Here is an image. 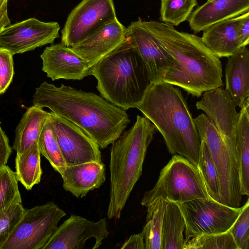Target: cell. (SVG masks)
Wrapping results in <instances>:
<instances>
[{
  "label": "cell",
  "mask_w": 249,
  "mask_h": 249,
  "mask_svg": "<svg viewBox=\"0 0 249 249\" xmlns=\"http://www.w3.org/2000/svg\"><path fill=\"white\" fill-rule=\"evenodd\" d=\"M33 103L75 124L101 149L117 139L130 122L125 110L102 97L63 84L42 83L36 89Z\"/></svg>",
  "instance_id": "obj_1"
},
{
  "label": "cell",
  "mask_w": 249,
  "mask_h": 249,
  "mask_svg": "<svg viewBox=\"0 0 249 249\" xmlns=\"http://www.w3.org/2000/svg\"><path fill=\"white\" fill-rule=\"evenodd\" d=\"M142 22L173 59L162 82L181 88L197 97L205 91L223 86L220 59L201 37L178 31L163 22Z\"/></svg>",
  "instance_id": "obj_2"
},
{
  "label": "cell",
  "mask_w": 249,
  "mask_h": 249,
  "mask_svg": "<svg viewBox=\"0 0 249 249\" xmlns=\"http://www.w3.org/2000/svg\"><path fill=\"white\" fill-rule=\"evenodd\" d=\"M137 108L160 133L171 154L197 166L200 140L180 89L163 82L152 84Z\"/></svg>",
  "instance_id": "obj_3"
},
{
  "label": "cell",
  "mask_w": 249,
  "mask_h": 249,
  "mask_svg": "<svg viewBox=\"0 0 249 249\" xmlns=\"http://www.w3.org/2000/svg\"><path fill=\"white\" fill-rule=\"evenodd\" d=\"M146 117L137 115L130 128L124 131L110 149L109 219H120L135 184L142 174L147 148L157 131Z\"/></svg>",
  "instance_id": "obj_4"
},
{
  "label": "cell",
  "mask_w": 249,
  "mask_h": 249,
  "mask_svg": "<svg viewBox=\"0 0 249 249\" xmlns=\"http://www.w3.org/2000/svg\"><path fill=\"white\" fill-rule=\"evenodd\" d=\"M101 96L126 111L137 108L152 84L140 56L125 38L91 69Z\"/></svg>",
  "instance_id": "obj_5"
},
{
  "label": "cell",
  "mask_w": 249,
  "mask_h": 249,
  "mask_svg": "<svg viewBox=\"0 0 249 249\" xmlns=\"http://www.w3.org/2000/svg\"><path fill=\"white\" fill-rule=\"evenodd\" d=\"M206 198L210 197L198 167L174 154L160 171L154 187L143 194L141 204L147 207L158 198L179 203Z\"/></svg>",
  "instance_id": "obj_6"
},
{
  "label": "cell",
  "mask_w": 249,
  "mask_h": 249,
  "mask_svg": "<svg viewBox=\"0 0 249 249\" xmlns=\"http://www.w3.org/2000/svg\"><path fill=\"white\" fill-rule=\"evenodd\" d=\"M200 140L210 150L219 180V202L238 208L242 195L238 165L234 155L227 148L218 132L208 117L202 113L194 118Z\"/></svg>",
  "instance_id": "obj_7"
},
{
  "label": "cell",
  "mask_w": 249,
  "mask_h": 249,
  "mask_svg": "<svg viewBox=\"0 0 249 249\" xmlns=\"http://www.w3.org/2000/svg\"><path fill=\"white\" fill-rule=\"evenodd\" d=\"M66 215L52 202L25 209L1 249H42Z\"/></svg>",
  "instance_id": "obj_8"
},
{
  "label": "cell",
  "mask_w": 249,
  "mask_h": 249,
  "mask_svg": "<svg viewBox=\"0 0 249 249\" xmlns=\"http://www.w3.org/2000/svg\"><path fill=\"white\" fill-rule=\"evenodd\" d=\"M176 204L185 222V242L202 234L229 231L242 208H232L211 198H196Z\"/></svg>",
  "instance_id": "obj_9"
},
{
  "label": "cell",
  "mask_w": 249,
  "mask_h": 249,
  "mask_svg": "<svg viewBox=\"0 0 249 249\" xmlns=\"http://www.w3.org/2000/svg\"><path fill=\"white\" fill-rule=\"evenodd\" d=\"M116 19L113 0H82L69 15L61 43L73 47Z\"/></svg>",
  "instance_id": "obj_10"
},
{
  "label": "cell",
  "mask_w": 249,
  "mask_h": 249,
  "mask_svg": "<svg viewBox=\"0 0 249 249\" xmlns=\"http://www.w3.org/2000/svg\"><path fill=\"white\" fill-rule=\"evenodd\" d=\"M49 119L66 166L102 163L99 145L80 127L52 112Z\"/></svg>",
  "instance_id": "obj_11"
},
{
  "label": "cell",
  "mask_w": 249,
  "mask_h": 249,
  "mask_svg": "<svg viewBox=\"0 0 249 249\" xmlns=\"http://www.w3.org/2000/svg\"><path fill=\"white\" fill-rule=\"evenodd\" d=\"M56 22H43L30 18L6 27L0 33V47L14 55L53 43L59 36Z\"/></svg>",
  "instance_id": "obj_12"
},
{
  "label": "cell",
  "mask_w": 249,
  "mask_h": 249,
  "mask_svg": "<svg viewBox=\"0 0 249 249\" xmlns=\"http://www.w3.org/2000/svg\"><path fill=\"white\" fill-rule=\"evenodd\" d=\"M196 106L205 112L236 159L235 132L239 113L229 93L222 87L205 91Z\"/></svg>",
  "instance_id": "obj_13"
},
{
  "label": "cell",
  "mask_w": 249,
  "mask_h": 249,
  "mask_svg": "<svg viewBox=\"0 0 249 249\" xmlns=\"http://www.w3.org/2000/svg\"><path fill=\"white\" fill-rule=\"evenodd\" d=\"M108 234L106 218L94 222L72 214L57 227L42 249H83L91 238L95 241L92 249H97Z\"/></svg>",
  "instance_id": "obj_14"
},
{
  "label": "cell",
  "mask_w": 249,
  "mask_h": 249,
  "mask_svg": "<svg viewBox=\"0 0 249 249\" xmlns=\"http://www.w3.org/2000/svg\"><path fill=\"white\" fill-rule=\"evenodd\" d=\"M125 37L142 60L151 84L162 82L172 65V57L140 18L126 28Z\"/></svg>",
  "instance_id": "obj_15"
},
{
  "label": "cell",
  "mask_w": 249,
  "mask_h": 249,
  "mask_svg": "<svg viewBox=\"0 0 249 249\" xmlns=\"http://www.w3.org/2000/svg\"><path fill=\"white\" fill-rule=\"evenodd\" d=\"M40 57L42 71L53 81L80 80L90 75L92 67L88 62L61 43L46 47Z\"/></svg>",
  "instance_id": "obj_16"
},
{
  "label": "cell",
  "mask_w": 249,
  "mask_h": 249,
  "mask_svg": "<svg viewBox=\"0 0 249 249\" xmlns=\"http://www.w3.org/2000/svg\"><path fill=\"white\" fill-rule=\"evenodd\" d=\"M126 32L117 18L71 49L92 67L125 40Z\"/></svg>",
  "instance_id": "obj_17"
},
{
  "label": "cell",
  "mask_w": 249,
  "mask_h": 249,
  "mask_svg": "<svg viewBox=\"0 0 249 249\" xmlns=\"http://www.w3.org/2000/svg\"><path fill=\"white\" fill-rule=\"evenodd\" d=\"M249 11V0H207L192 12L188 19L191 29L197 33Z\"/></svg>",
  "instance_id": "obj_18"
},
{
  "label": "cell",
  "mask_w": 249,
  "mask_h": 249,
  "mask_svg": "<svg viewBox=\"0 0 249 249\" xmlns=\"http://www.w3.org/2000/svg\"><path fill=\"white\" fill-rule=\"evenodd\" d=\"M63 187L77 198H82L106 181V168L102 163L89 162L66 166L60 173Z\"/></svg>",
  "instance_id": "obj_19"
},
{
  "label": "cell",
  "mask_w": 249,
  "mask_h": 249,
  "mask_svg": "<svg viewBox=\"0 0 249 249\" xmlns=\"http://www.w3.org/2000/svg\"><path fill=\"white\" fill-rule=\"evenodd\" d=\"M225 68V90L241 108L249 96V50L241 48L229 56Z\"/></svg>",
  "instance_id": "obj_20"
},
{
  "label": "cell",
  "mask_w": 249,
  "mask_h": 249,
  "mask_svg": "<svg viewBox=\"0 0 249 249\" xmlns=\"http://www.w3.org/2000/svg\"><path fill=\"white\" fill-rule=\"evenodd\" d=\"M241 15L212 25L203 31L204 43L218 57H228L243 47L237 35Z\"/></svg>",
  "instance_id": "obj_21"
},
{
  "label": "cell",
  "mask_w": 249,
  "mask_h": 249,
  "mask_svg": "<svg viewBox=\"0 0 249 249\" xmlns=\"http://www.w3.org/2000/svg\"><path fill=\"white\" fill-rule=\"evenodd\" d=\"M49 116L43 107L33 105L23 114L15 131L12 148L20 153L38 143L42 128Z\"/></svg>",
  "instance_id": "obj_22"
},
{
  "label": "cell",
  "mask_w": 249,
  "mask_h": 249,
  "mask_svg": "<svg viewBox=\"0 0 249 249\" xmlns=\"http://www.w3.org/2000/svg\"><path fill=\"white\" fill-rule=\"evenodd\" d=\"M235 132L236 160L238 165L240 191L249 195V98L241 108Z\"/></svg>",
  "instance_id": "obj_23"
},
{
  "label": "cell",
  "mask_w": 249,
  "mask_h": 249,
  "mask_svg": "<svg viewBox=\"0 0 249 249\" xmlns=\"http://www.w3.org/2000/svg\"><path fill=\"white\" fill-rule=\"evenodd\" d=\"M185 229V222L178 207L168 201L162 221L161 249H184Z\"/></svg>",
  "instance_id": "obj_24"
},
{
  "label": "cell",
  "mask_w": 249,
  "mask_h": 249,
  "mask_svg": "<svg viewBox=\"0 0 249 249\" xmlns=\"http://www.w3.org/2000/svg\"><path fill=\"white\" fill-rule=\"evenodd\" d=\"M40 152L38 143L34 144L20 153H17L15 160L16 175L28 190L40 183L42 174Z\"/></svg>",
  "instance_id": "obj_25"
},
{
  "label": "cell",
  "mask_w": 249,
  "mask_h": 249,
  "mask_svg": "<svg viewBox=\"0 0 249 249\" xmlns=\"http://www.w3.org/2000/svg\"><path fill=\"white\" fill-rule=\"evenodd\" d=\"M167 202L158 198L147 207L146 223L142 231L146 249H161L162 221Z\"/></svg>",
  "instance_id": "obj_26"
},
{
  "label": "cell",
  "mask_w": 249,
  "mask_h": 249,
  "mask_svg": "<svg viewBox=\"0 0 249 249\" xmlns=\"http://www.w3.org/2000/svg\"><path fill=\"white\" fill-rule=\"evenodd\" d=\"M38 145L41 154L60 174L66 166V164L49 118L41 130Z\"/></svg>",
  "instance_id": "obj_27"
},
{
  "label": "cell",
  "mask_w": 249,
  "mask_h": 249,
  "mask_svg": "<svg viewBox=\"0 0 249 249\" xmlns=\"http://www.w3.org/2000/svg\"><path fill=\"white\" fill-rule=\"evenodd\" d=\"M197 167L209 196L212 199L219 202V186L217 170L208 146L203 140H200Z\"/></svg>",
  "instance_id": "obj_28"
},
{
  "label": "cell",
  "mask_w": 249,
  "mask_h": 249,
  "mask_svg": "<svg viewBox=\"0 0 249 249\" xmlns=\"http://www.w3.org/2000/svg\"><path fill=\"white\" fill-rule=\"evenodd\" d=\"M160 18L163 22L178 26L188 19L197 0H160Z\"/></svg>",
  "instance_id": "obj_29"
},
{
  "label": "cell",
  "mask_w": 249,
  "mask_h": 249,
  "mask_svg": "<svg viewBox=\"0 0 249 249\" xmlns=\"http://www.w3.org/2000/svg\"><path fill=\"white\" fill-rule=\"evenodd\" d=\"M184 249H238L234 239L229 231L202 234L185 242Z\"/></svg>",
  "instance_id": "obj_30"
},
{
  "label": "cell",
  "mask_w": 249,
  "mask_h": 249,
  "mask_svg": "<svg viewBox=\"0 0 249 249\" xmlns=\"http://www.w3.org/2000/svg\"><path fill=\"white\" fill-rule=\"evenodd\" d=\"M16 173L6 165L0 168V214L21 199Z\"/></svg>",
  "instance_id": "obj_31"
},
{
  "label": "cell",
  "mask_w": 249,
  "mask_h": 249,
  "mask_svg": "<svg viewBox=\"0 0 249 249\" xmlns=\"http://www.w3.org/2000/svg\"><path fill=\"white\" fill-rule=\"evenodd\" d=\"M21 202V199L16 200L0 214V249L24 213Z\"/></svg>",
  "instance_id": "obj_32"
},
{
  "label": "cell",
  "mask_w": 249,
  "mask_h": 249,
  "mask_svg": "<svg viewBox=\"0 0 249 249\" xmlns=\"http://www.w3.org/2000/svg\"><path fill=\"white\" fill-rule=\"evenodd\" d=\"M249 200L242 206L237 218L229 230L238 249H249Z\"/></svg>",
  "instance_id": "obj_33"
},
{
  "label": "cell",
  "mask_w": 249,
  "mask_h": 249,
  "mask_svg": "<svg viewBox=\"0 0 249 249\" xmlns=\"http://www.w3.org/2000/svg\"><path fill=\"white\" fill-rule=\"evenodd\" d=\"M13 54L0 47V95L5 92L12 81L14 74Z\"/></svg>",
  "instance_id": "obj_34"
},
{
  "label": "cell",
  "mask_w": 249,
  "mask_h": 249,
  "mask_svg": "<svg viewBox=\"0 0 249 249\" xmlns=\"http://www.w3.org/2000/svg\"><path fill=\"white\" fill-rule=\"evenodd\" d=\"M237 35L242 46H247L249 43V11L241 15Z\"/></svg>",
  "instance_id": "obj_35"
},
{
  "label": "cell",
  "mask_w": 249,
  "mask_h": 249,
  "mask_svg": "<svg viewBox=\"0 0 249 249\" xmlns=\"http://www.w3.org/2000/svg\"><path fill=\"white\" fill-rule=\"evenodd\" d=\"M0 122V168L6 165L12 151L9 140L1 127Z\"/></svg>",
  "instance_id": "obj_36"
},
{
  "label": "cell",
  "mask_w": 249,
  "mask_h": 249,
  "mask_svg": "<svg viewBox=\"0 0 249 249\" xmlns=\"http://www.w3.org/2000/svg\"><path fill=\"white\" fill-rule=\"evenodd\" d=\"M121 249H146L142 233L132 235L121 247Z\"/></svg>",
  "instance_id": "obj_37"
},
{
  "label": "cell",
  "mask_w": 249,
  "mask_h": 249,
  "mask_svg": "<svg viewBox=\"0 0 249 249\" xmlns=\"http://www.w3.org/2000/svg\"><path fill=\"white\" fill-rule=\"evenodd\" d=\"M8 0H0V33L11 25L7 12Z\"/></svg>",
  "instance_id": "obj_38"
},
{
  "label": "cell",
  "mask_w": 249,
  "mask_h": 249,
  "mask_svg": "<svg viewBox=\"0 0 249 249\" xmlns=\"http://www.w3.org/2000/svg\"></svg>",
  "instance_id": "obj_39"
}]
</instances>
